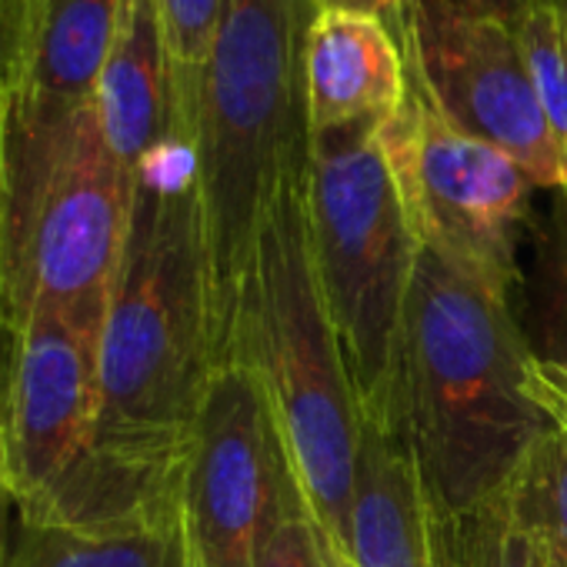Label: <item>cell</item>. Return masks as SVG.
<instances>
[{"label":"cell","mask_w":567,"mask_h":567,"mask_svg":"<svg viewBox=\"0 0 567 567\" xmlns=\"http://www.w3.org/2000/svg\"><path fill=\"white\" fill-rule=\"evenodd\" d=\"M217 361L194 137L177 127L134 174L131 234L101 334V411L84 457L181 487Z\"/></svg>","instance_id":"6da1fadb"},{"label":"cell","mask_w":567,"mask_h":567,"mask_svg":"<svg viewBox=\"0 0 567 567\" xmlns=\"http://www.w3.org/2000/svg\"><path fill=\"white\" fill-rule=\"evenodd\" d=\"M394 414L441 517L497 497L557 424L507 291L417 244Z\"/></svg>","instance_id":"7a4b0ae2"},{"label":"cell","mask_w":567,"mask_h":567,"mask_svg":"<svg viewBox=\"0 0 567 567\" xmlns=\"http://www.w3.org/2000/svg\"><path fill=\"white\" fill-rule=\"evenodd\" d=\"M318 11L315 0H224L200 74L190 134L220 364L260 224L284 190L311 181L305 44Z\"/></svg>","instance_id":"3957f363"},{"label":"cell","mask_w":567,"mask_h":567,"mask_svg":"<svg viewBox=\"0 0 567 567\" xmlns=\"http://www.w3.org/2000/svg\"><path fill=\"white\" fill-rule=\"evenodd\" d=\"M308 200L311 181L284 190L260 224L230 361L254 368L311 520L348 554L361 408L318 280Z\"/></svg>","instance_id":"277c9868"},{"label":"cell","mask_w":567,"mask_h":567,"mask_svg":"<svg viewBox=\"0 0 567 567\" xmlns=\"http://www.w3.org/2000/svg\"><path fill=\"white\" fill-rule=\"evenodd\" d=\"M131 210L134 177L107 147L94 101L61 117L4 104L0 331L14 338L38 301L104 324Z\"/></svg>","instance_id":"5b68a950"},{"label":"cell","mask_w":567,"mask_h":567,"mask_svg":"<svg viewBox=\"0 0 567 567\" xmlns=\"http://www.w3.org/2000/svg\"><path fill=\"white\" fill-rule=\"evenodd\" d=\"M381 124L315 134L311 247L364 414L394 408V374L417 240L391 181Z\"/></svg>","instance_id":"8992f818"},{"label":"cell","mask_w":567,"mask_h":567,"mask_svg":"<svg viewBox=\"0 0 567 567\" xmlns=\"http://www.w3.org/2000/svg\"><path fill=\"white\" fill-rule=\"evenodd\" d=\"M404 54V97L378 127L414 240L514 298L524 288L517 260L530 227L534 181L504 151L457 131L434 107L411 54Z\"/></svg>","instance_id":"52a82bcc"},{"label":"cell","mask_w":567,"mask_h":567,"mask_svg":"<svg viewBox=\"0 0 567 567\" xmlns=\"http://www.w3.org/2000/svg\"><path fill=\"white\" fill-rule=\"evenodd\" d=\"M291 481L254 368L240 358L220 364L190 427L181 481L187 567H254Z\"/></svg>","instance_id":"ba28073f"},{"label":"cell","mask_w":567,"mask_h":567,"mask_svg":"<svg viewBox=\"0 0 567 567\" xmlns=\"http://www.w3.org/2000/svg\"><path fill=\"white\" fill-rule=\"evenodd\" d=\"M398 41L447 124L514 157L537 187H564L514 28L477 18L454 0H414Z\"/></svg>","instance_id":"9c48e42d"},{"label":"cell","mask_w":567,"mask_h":567,"mask_svg":"<svg viewBox=\"0 0 567 567\" xmlns=\"http://www.w3.org/2000/svg\"><path fill=\"white\" fill-rule=\"evenodd\" d=\"M101 321L31 305L4 381L14 504L48 494L94 444L101 411Z\"/></svg>","instance_id":"30bf717a"},{"label":"cell","mask_w":567,"mask_h":567,"mask_svg":"<svg viewBox=\"0 0 567 567\" xmlns=\"http://www.w3.org/2000/svg\"><path fill=\"white\" fill-rule=\"evenodd\" d=\"M351 567H437V511L394 414H364L348 517Z\"/></svg>","instance_id":"8fae6325"},{"label":"cell","mask_w":567,"mask_h":567,"mask_svg":"<svg viewBox=\"0 0 567 567\" xmlns=\"http://www.w3.org/2000/svg\"><path fill=\"white\" fill-rule=\"evenodd\" d=\"M311 131L384 124L404 97V54L374 11L321 8L305 44Z\"/></svg>","instance_id":"7c38bea8"},{"label":"cell","mask_w":567,"mask_h":567,"mask_svg":"<svg viewBox=\"0 0 567 567\" xmlns=\"http://www.w3.org/2000/svg\"><path fill=\"white\" fill-rule=\"evenodd\" d=\"M94 111L107 147L131 177L177 127L190 131L177 107L154 0H124L121 24L94 91Z\"/></svg>","instance_id":"4fadbf2b"},{"label":"cell","mask_w":567,"mask_h":567,"mask_svg":"<svg viewBox=\"0 0 567 567\" xmlns=\"http://www.w3.org/2000/svg\"><path fill=\"white\" fill-rule=\"evenodd\" d=\"M124 0H31V44L8 104L61 117L94 101Z\"/></svg>","instance_id":"5bb4252c"},{"label":"cell","mask_w":567,"mask_h":567,"mask_svg":"<svg viewBox=\"0 0 567 567\" xmlns=\"http://www.w3.org/2000/svg\"><path fill=\"white\" fill-rule=\"evenodd\" d=\"M4 567H187L181 514L114 524L14 517Z\"/></svg>","instance_id":"9a60e30c"},{"label":"cell","mask_w":567,"mask_h":567,"mask_svg":"<svg viewBox=\"0 0 567 567\" xmlns=\"http://www.w3.org/2000/svg\"><path fill=\"white\" fill-rule=\"evenodd\" d=\"M530 237L527 341L544 364L567 371V187L550 190L544 217L530 220Z\"/></svg>","instance_id":"2e32d148"},{"label":"cell","mask_w":567,"mask_h":567,"mask_svg":"<svg viewBox=\"0 0 567 567\" xmlns=\"http://www.w3.org/2000/svg\"><path fill=\"white\" fill-rule=\"evenodd\" d=\"M437 567H550V554L501 491L471 514H437Z\"/></svg>","instance_id":"e0dca14e"},{"label":"cell","mask_w":567,"mask_h":567,"mask_svg":"<svg viewBox=\"0 0 567 567\" xmlns=\"http://www.w3.org/2000/svg\"><path fill=\"white\" fill-rule=\"evenodd\" d=\"M527 451L504 487L517 520L534 530L547 550H567V414Z\"/></svg>","instance_id":"ac0fdd59"},{"label":"cell","mask_w":567,"mask_h":567,"mask_svg":"<svg viewBox=\"0 0 567 567\" xmlns=\"http://www.w3.org/2000/svg\"><path fill=\"white\" fill-rule=\"evenodd\" d=\"M514 31L524 51L527 71H530L534 94L547 117V127L560 157V171H564V187H567V34L560 28L554 0L540 4Z\"/></svg>","instance_id":"d6986e66"},{"label":"cell","mask_w":567,"mask_h":567,"mask_svg":"<svg viewBox=\"0 0 567 567\" xmlns=\"http://www.w3.org/2000/svg\"><path fill=\"white\" fill-rule=\"evenodd\" d=\"M154 8H157L164 41H167L177 107L190 124L197 91H200V74L210 54V41L220 21L224 0H154Z\"/></svg>","instance_id":"ffe728a7"},{"label":"cell","mask_w":567,"mask_h":567,"mask_svg":"<svg viewBox=\"0 0 567 567\" xmlns=\"http://www.w3.org/2000/svg\"><path fill=\"white\" fill-rule=\"evenodd\" d=\"M254 567H324L321 530L311 520L295 481L288 491H284V501H280L274 520L260 534Z\"/></svg>","instance_id":"44dd1931"},{"label":"cell","mask_w":567,"mask_h":567,"mask_svg":"<svg viewBox=\"0 0 567 567\" xmlns=\"http://www.w3.org/2000/svg\"><path fill=\"white\" fill-rule=\"evenodd\" d=\"M31 44V0H0V91L21 84Z\"/></svg>","instance_id":"7402d4cb"},{"label":"cell","mask_w":567,"mask_h":567,"mask_svg":"<svg viewBox=\"0 0 567 567\" xmlns=\"http://www.w3.org/2000/svg\"><path fill=\"white\" fill-rule=\"evenodd\" d=\"M454 4L477 14V18H491V21H501L507 28H517L540 4H547V0H454Z\"/></svg>","instance_id":"603a6c76"},{"label":"cell","mask_w":567,"mask_h":567,"mask_svg":"<svg viewBox=\"0 0 567 567\" xmlns=\"http://www.w3.org/2000/svg\"><path fill=\"white\" fill-rule=\"evenodd\" d=\"M8 507H14L11 471H8V421H4V374H0V567L8 554Z\"/></svg>","instance_id":"cb8c5ba5"},{"label":"cell","mask_w":567,"mask_h":567,"mask_svg":"<svg viewBox=\"0 0 567 567\" xmlns=\"http://www.w3.org/2000/svg\"><path fill=\"white\" fill-rule=\"evenodd\" d=\"M540 381H544L550 411H554V414H567V371L550 368V364L540 361Z\"/></svg>","instance_id":"d4e9b609"},{"label":"cell","mask_w":567,"mask_h":567,"mask_svg":"<svg viewBox=\"0 0 567 567\" xmlns=\"http://www.w3.org/2000/svg\"><path fill=\"white\" fill-rule=\"evenodd\" d=\"M371 4H374V14L394 31V38H401L408 28V14H411L414 0H371Z\"/></svg>","instance_id":"484cf974"},{"label":"cell","mask_w":567,"mask_h":567,"mask_svg":"<svg viewBox=\"0 0 567 567\" xmlns=\"http://www.w3.org/2000/svg\"><path fill=\"white\" fill-rule=\"evenodd\" d=\"M321 554H324V567H351V557L334 550L324 537H321Z\"/></svg>","instance_id":"4316f807"},{"label":"cell","mask_w":567,"mask_h":567,"mask_svg":"<svg viewBox=\"0 0 567 567\" xmlns=\"http://www.w3.org/2000/svg\"><path fill=\"white\" fill-rule=\"evenodd\" d=\"M318 8H351V11H374L371 0H315Z\"/></svg>","instance_id":"83f0119b"},{"label":"cell","mask_w":567,"mask_h":567,"mask_svg":"<svg viewBox=\"0 0 567 567\" xmlns=\"http://www.w3.org/2000/svg\"><path fill=\"white\" fill-rule=\"evenodd\" d=\"M554 8H557L560 28H564V34H567V0H554Z\"/></svg>","instance_id":"f1b7e54d"},{"label":"cell","mask_w":567,"mask_h":567,"mask_svg":"<svg viewBox=\"0 0 567 567\" xmlns=\"http://www.w3.org/2000/svg\"><path fill=\"white\" fill-rule=\"evenodd\" d=\"M550 554V567H567V550H547Z\"/></svg>","instance_id":"f546056e"}]
</instances>
